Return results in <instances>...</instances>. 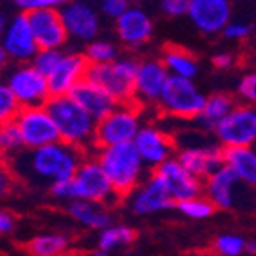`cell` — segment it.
Segmentation results:
<instances>
[{"label":"cell","mask_w":256,"mask_h":256,"mask_svg":"<svg viewBox=\"0 0 256 256\" xmlns=\"http://www.w3.org/2000/svg\"><path fill=\"white\" fill-rule=\"evenodd\" d=\"M252 32V26L248 22H235L231 20L226 26V29L222 30V34L226 36L228 40H233V42H242V40L249 38Z\"/></svg>","instance_id":"8d00e7d4"},{"label":"cell","mask_w":256,"mask_h":256,"mask_svg":"<svg viewBox=\"0 0 256 256\" xmlns=\"http://www.w3.org/2000/svg\"><path fill=\"white\" fill-rule=\"evenodd\" d=\"M92 256H108V252H104V251H100V249H97V251H95Z\"/></svg>","instance_id":"681fc988"},{"label":"cell","mask_w":256,"mask_h":256,"mask_svg":"<svg viewBox=\"0 0 256 256\" xmlns=\"http://www.w3.org/2000/svg\"><path fill=\"white\" fill-rule=\"evenodd\" d=\"M224 165L238 178L240 183L256 186V149L254 147H235L222 149Z\"/></svg>","instance_id":"d4e9b609"},{"label":"cell","mask_w":256,"mask_h":256,"mask_svg":"<svg viewBox=\"0 0 256 256\" xmlns=\"http://www.w3.org/2000/svg\"><path fill=\"white\" fill-rule=\"evenodd\" d=\"M128 197L129 208L134 215H154L176 206L168 190L156 174L144 180V183Z\"/></svg>","instance_id":"5bb4252c"},{"label":"cell","mask_w":256,"mask_h":256,"mask_svg":"<svg viewBox=\"0 0 256 256\" xmlns=\"http://www.w3.org/2000/svg\"><path fill=\"white\" fill-rule=\"evenodd\" d=\"M27 18L40 50H61L68 40V32L64 29L60 9L36 11L27 14Z\"/></svg>","instance_id":"4fadbf2b"},{"label":"cell","mask_w":256,"mask_h":256,"mask_svg":"<svg viewBox=\"0 0 256 256\" xmlns=\"http://www.w3.org/2000/svg\"><path fill=\"white\" fill-rule=\"evenodd\" d=\"M238 95L242 97L244 102L249 104V106L256 104V72L242 77V81L238 84Z\"/></svg>","instance_id":"74e56055"},{"label":"cell","mask_w":256,"mask_h":256,"mask_svg":"<svg viewBox=\"0 0 256 256\" xmlns=\"http://www.w3.org/2000/svg\"><path fill=\"white\" fill-rule=\"evenodd\" d=\"M63 4L64 2H60V0H18L14 6L24 14H29L36 11H45V9H61Z\"/></svg>","instance_id":"d590c367"},{"label":"cell","mask_w":256,"mask_h":256,"mask_svg":"<svg viewBox=\"0 0 256 256\" xmlns=\"http://www.w3.org/2000/svg\"><path fill=\"white\" fill-rule=\"evenodd\" d=\"M52 197L60 199V201H72L70 199V181H61V183H56L50 186Z\"/></svg>","instance_id":"ee69618b"},{"label":"cell","mask_w":256,"mask_h":256,"mask_svg":"<svg viewBox=\"0 0 256 256\" xmlns=\"http://www.w3.org/2000/svg\"><path fill=\"white\" fill-rule=\"evenodd\" d=\"M240 181L226 165L218 168L215 174L204 180V192L202 196L208 199L215 210H230L236 202Z\"/></svg>","instance_id":"7402d4cb"},{"label":"cell","mask_w":256,"mask_h":256,"mask_svg":"<svg viewBox=\"0 0 256 256\" xmlns=\"http://www.w3.org/2000/svg\"><path fill=\"white\" fill-rule=\"evenodd\" d=\"M95 160L106 172L108 180L111 181L118 197H128L144 183L146 163L142 162L140 154L132 144L97 149Z\"/></svg>","instance_id":"7a4b0ae2"},{"label":"cell","mask_w":256,"mask_h":256,"mask_svg":"<svg viewBox=\"0 0 256 256\" xmlns=\"http://www.w3.org/2000/svg\"><path fill=\"white\" fill-rule=\"evenodd\" d=\"M22 106L18 104L16 97L13 95L11 88L4 79H0V126L14 122V118L20 113Z\"/></svg>","instance_id":"d6a6232c"},{"label":"cell","mask_w":256,"mask_h":256,"mask_svg":"<svg viewBox=\"0 0 256 256\" xmlns=\"http://www.w3.org/2000/svg\"><path fill=\"white\" fill-rule=\"evenodd\" d=\"M188 18L204 34H217L231 22V4L228 0H190Z\"/></svg>","instance_id":"ac0fdd59"},{"label":"cell","mask_w":256,"mask_h":256,"mask_svg":"<svg viewBox=\"0 0 256 256\" xmlns=\"http://www.w3.org/2000/svg\"><path fill=\"white\" fill-rule=\"evenodd\" d=\"M192 256H212V254H204V252H197V254H192Z\"/></svg>","instance_id":"f907efd6"},{"label":"cell","mask_w":256,"mask_h":256,"mask_svg":"<svg viewBox=\"0 0 256 256\" xmlns=\"http://www.w3.org/2000/svg\"><path fill=\"white\" fill-rule=\"evenodd\" d=\"M188 6H190V0H163L160 8L166 16H184L188 14Z\"/></svg>","instance_id":"ab89813d"},{"label":"cell","mask_w":256,"mask_h":256,"mask_svg":"<svg viewBox=\"0 0 256 256\" xmlns=\"http://www.w3.org/2000/svg\"><path fill=\"white\" fill-rule=\"evenodd\" d=\"M136 240V231L124 224H111L110 228L98 233V249L104 252L115 251L120 248H128Z\"/></svg>","instance_id":"f1b7e54d"},{"label":"cell","mask_w":256,"mask_h":256,"mask_svg":"<svg viewBox=\"0 0 256 256\" xmlns=\"http://www.w3.org/2000/svg\"><path fill=\"white\" fill-rule=\"evenodd\" d=\"M6 152H4V147H2V142H0V163H2V160H4Z\"/></svg>","instance_id":"c3c4849f"},{"label":"cell","mask_w":256,"mask_h":256,"mask_svg":"<svg viewBox=\"0 0 256 256\" xmlns=\"http://www.w3.org/2000/svg\"><path fill=\"white\" fill-rule=\"evenodd\" d=\"M68 97L72 98L76 104H79L95 122H100L102 118H106L111 111L118 106L102 88H98L97 84L90 82L88 79L79 82Z\"/></svg>","instance_id":"603a6c76"},{"label":"cell","mask_w":256,"mask_h":256,"mask_svg":"<svg viewBox=\"0 0 256 256\" xmlns=\"http://www.w3.org/2000/svg\"><path fill=\"white\" fill-rule=\"evenodd\" d=\"M45 108L54 120L61 142L82 152L95 147L97 122L79 104L70 97H50Z\"/></svg>","instance_id":"3957f363"},{"label":"cell","mask_w":256,"mask_h":256,"mask_svg":"<svg viewBox=\"0 0 256 256\" xmlns=\"http://www.w3.org/2000/svg\"><path fill=\"white\" fill-rule=\"evenodd\" d=\"M214 132L222 149L256 146V106L236 104Z\"/></svg>","instance_id":"9c48e42d"},{"label":"cell","mask_w":256,"mask_h":256,"mask_svg":"<svg viewBox=\"0 0 256 256\" xmlns=\"http://www.w3.org/2000/svg\"><path fill=\"white\" fill-rule=\"evenodd\" d=\"M4 81L11 88L22 110L45 106L50 100L47 77L42 76L30 63L13 66L8 72Z\"/></svg>","instance_id":"ba28073f"},{"label":"cell","mask_w":256,"mask_h":256,"mask_svg":"<svg viewBox=\"0 0 256 256\" xmlns=\"http://www.w3.org/2000/svg\"><path fill=\"white\" fill-rule=\"evenodd\" d=\"M162 63L168 72V76L172 77H181V79L194 81V77L199 72V64H197V60L194 58L192 52L184 50L181 47H174V45L165 47Z\"/></svg>","instance_id":"4316f807"},{"label":"cell","mask_w":256,"mask_h":256,"mask_svg":"<svg viewBox=\"0 0 256 256\" xmlns=\"http://www.w3.org/2000/svg\"><path fill=\"white\" fill-rule=\"evenodd\" d=\"M206 97L190 79L168 77L158 104L166 115L176 118H194L201 115Z\"/></svg>","instance_id":"52a82bcc"},{"label":"cell","mask_w":256,"mask_h":256,"mask_svg":"<svg viewBox=\"0 0 256 256\" xmlns=\"http://www.w3.org/2000/svg\"><path fill=\"white\" fill-rule=\"evenodd\" d=\"M14 122L20 129L27 150L40 149V147L61 142L58 128H56L54 120L45 106L24 108V110H20Z\"/></svg>","instance_id":"30bf717a"},{"label":"cell","mask_w":256,"mask_h":256,"mask_svg":"<svg viewBox=\"0 0 256 256\" xmlns=\"http://www.w3.org/2000/svg\"><path fill=\"white\" fill-rule=\"evenodd\" d=\"M116 192L106 172L95 158H84L74 180H70V199L110 204L116 199Z\"/></svg>","instance_id":"8992f818"},{"label":"cell","mask_w":256,"mask_h":256,"mask_svg":"<svg viewBox=\"0 0 256 256\" xmlns=\"http://www.w3.org/2000/svg\"><path fill=\"white\" fill-rule=\"evenodd\" d=\"M176 208L180 210V214L194 220H204V218L212 217L215 214V206L206 199L204 196L190 199V201L178 202Z\"/></svg>","instance_id":"1f68e13d"},{"label":"cell","mask_w":256,"mask_h":256,"mask_svg":"<svg viewBox=\"0 0 256 256\" xmlns=\"http://www.w3.org/2000/svg\"><path fill=\"white\" fill-rule=\"evenodd\" d=\"M14 186V174L11 172L9 165L0 163V197H6L13 192Z\"/></svg>","instance_id":"60d3db41"},{"label":"cell","mask_w":256,"mask_h":256,"mask_svg":"<svg viewBox=\"0 0 256 256\" xmlns=\"http://www.w3.org/2000/svg\"><path fill=\"white\" fill-rule=\"evenodd\" d=\"M142 129L140 106L132 104H118L106 118L97 122L95 132V149L124 146L132 144Z\"/></svg>","instance_id":"5b68a950"},{"label":"cell","mask_w":256,"mask_h":256,"mask_svg":"<svg viewBox=\"0 0 256 256\" xmlns=\"http://www.w3.org/2000/svg\"><path fill=\"white\" fill-rule=\"evenodd\" d=\"M84 162V152L76 147L58 142L50 146L32 150H22L9 158V168L14 178L36 184H56L61 181L74 180L81 163Z\"/></svg>","instance_id":"6da1fadb"},{"label":"cell","mask_w":256,"mask_h":256,"mask_svg":"<svg viewBox=\"0 0 256 256\" xmlns=\"http://www.w3.org/2000/svg\"><path fill=\"white\" fill-rule=\"evenodd\" d=\"M70 248L72 240L63 233H40L26 246L30 256H66Z\"/></svg>","instance_id":"83f0119b"},{"label":"cell","mask_w":256,"mask_h":256,"mask_svg":"<svg viewBox=\"0 0 256 256\" xmlns=\"http://www.w3.org/2000/svg\"><path fill=\"white\" fill-rule=\"evenodd\" d=\"M66 210H68V215L74 220L79 222L84 228H90V230L102 231L113 224V217H111L108 206L98 204V202L70 201Z\"/></svg>","instance_id":"cb8c5ba5"},{"label":"cell","mask_w":256,"mask_h":256,"mask_svg":"<svg viewBox=\"0 0 256 256\" xmlns=\"http://www.w3.org/2000/svg\"><path fill=\"white\" fill-rule=\"evenodd\" d=\"M246 254H256V240H248V244H246Z\"/></svg>","instance_id":"bcb514c9"},{"label":"cell","mask_w":256,"mask_h":256,"mask_svg":"<svg viewBox=\"0 0 256 256\" xmlns=\"http://www.w3.org/2000/svg\"><path fill=\"white\" fill-rule=\"evenodd\" d=\"M88 68H90V63L86 61L84 54H77V52L64 54L61 63L47 77L50 97H68L74 88L86 79Z\"/></svg>","instance_id":"e0dca14e"},{"label":"cell","mask_w":256,"mask_h":256,"mask_svg":"<svg viewBox=\"0 0 256 256\" xmlns=\"http://www.w3.org/2000/svg\"><path fill=\"white\" fill-rule=\"evenodd\" d=\"M8 61H9L8 54H6L4 48H2V45H0V74L4 72V68H6V64H8Z\"/></svg>","instance_id":"f6af8a7d"},{"label":"cell","mask_w":256,"mask_h":256,"mask_svg":"<svg viewBox=\"0 0 256 256\" xmlns=\"http://www.w3.org/2000/svg\"><path fill=\"white\" fill-rule=\"evenodd\" d=\"M138 63L132 58H118L108 64H90L86 79L102 88L116 104H132Z\"/></svg>","instance_id":"277c9868"},{"label":"cell","mask_w":256,"mask_h":256,"mask_svg":"<svg viewBox=\"0 0 256 256\" xmlns=\"http://www.w3.org/2000/svg\"><path fill=\"white\" fill-rule=\"evenodd\" d=\"M152 174H156L162 180L176 204L201 197L204 192V181L190 174L176 158L165 162L156 170H152Z\"/></svg>","instance_id":"7c38bea8"},{"label":"cell","mask_w":256,"mask_h":256,"mask_svg":"<svg viewBox=\"0 0 256 256\" xmlns=\"http://www.w3.org/2000/svg\"><path fill=\"white\" fill-rule=\"evenodd\" d=\"M0 45L8 54L9 60L16 61L18 64L30 63L38 54V45L32 36V30L29 26V18L27 14L18 13L8 22L4 29V34L0 38Z\"/></svg>","instance_id":"8fae6325"},{"label":"cell","mask_w":256,"mask_h":256,"mask_svg":"<svg viewBox=\"0 0 256 256\" xmlns=\"http://www.w3.org/2000/svg\"><path fill=\"white\" fill-rule=\"evenodd\" d=\"M235 56L231 54V52H218L212 58V63H214L215 68L218 70H228L231 68L233 64H235Z\"/></svg>","instance_id":"7bdbcfd3"},{"label":"cell","mask_w":256,"mask_h":256,"mask_svg":"<svg viewBox=\"0 0 256 256\" xmlns=\"http://www.w3.org/2000/svg\"><path fill=\"white\" fill-rule=\"evenodd\" d=\"M6 26H8V22H6V18L0 14V38H2V34H4V29Z\"/></svg>","instance_id":"7dc6e473"},{"label":"cell","mask_w":256,"mask_h":256,"mask_svg":"<svg viewBox=\"0 0 256 256\" xmlns=\"http://www.w3.org/2000/svg\"><path fill=\"white\" fill-rule=\"evenodd\" d=\"M0 142H2L4 152L9 154V156H14V154L26 150V144H24V138H22V132L18 129L16 122L0 126Z\"/></svg>","instance_id":"836d02e7"},{"label":"cell","mask_w":256,"mask_h":256,"mask_svg":"<svg viewBox=\"0 0 256 256\" xmlns=\"http://www.w3.org/2000/svg\"><path fill=\"white\" fill-rule=\"evenodd\" d=\"M248 240L235 233H222L214 240L215 256H242Z\"/></svg>","instance_id":"4dcf8cb0"},{"label":"cell","mask_w":256,"mask_h":256,"mask_svg":"<svg viewBox=\"0 0 256 256\" xmlns=\"http://www.w3.org/2000/svg\"><path fill=\"white\" fill-rule=\"evenodd\" d=\"M84 58L90 64H108L118 60V48L110 42L95 40V42L88 43Z\"/></svg>","instance_id":"f546056e"},{"label":"cell","mask_w":256,"mask_h":256,"mask_svg":"<svg viewBox=\"0 0 256 256\" xmlns=\"http://www.w3.org/2000/svg\"><path fill=\"white\" fill-rule=\"evenodd\" d=\"M63 18L64 29L68 32V38H76L79 42H95L98 30H100V20L94 6L86 2H66L60 9Z\"/></svg>","instance_id":"9a60e30c"},{"label":"cell","mask_w":256,"mask_h":256,"mask_svg":"<svg viewBox=\"0 0 256 256\" xmlns=\"http://www.w3.org/2000/svg\"><path fill=\"white\" fill-rule=\"evenodd\" d=\"M63 56H64L63 50H38V54L34 56V60L30 61V64L42 76L48 77L56 70V66L61 63Z\"/></svg>","instance_id":"e575fe53"},{"label":"cell","mask_w":256,"mask_h":256,"mask_svg":"<svg viewBox=\"0 0 256 256\" xmlns=\"http://www.w3.org/2000/svg\"><path fill=\"white\" fill-rule=\"evenodd\" d=\"M16 228V218L9 214L8 210L0 208V235H9Z\"/></svg>","instance_id":"b9f144b4"},{"label":"cell","mask_w":256,"mask_h":256,"mask_svg":"<svg viewBox=\"0 0 256 256\" xmlns=\"http://www.w3.org/2000/svg\"><path fill=\"white\" fill-rule=\"evenodd\" d=\"M115 29L120 42L128 47L138 48L146 45L154 32V24L146 9L131 6L118 20L115 22Z\"/></svg>","instance_id":"44dd1931"},{"label":"cell","mask_w":256,"mask_h":256,"mask_svg":"<svg viewBox=\"0 0 256 256\" xmlns=\"http://www.w3.org/2000/svg\"><path fill=\"white\" fill-rule=\"evenodd\" d=\"M98 8H100V11H102L108 18H115V22H116L131 6H129L126 0H102Z\"/></svg>","instance_id":"f35d334b"},{"label":"cell","mask_w":256,"mask_h":256,"mask_svg":"<svg viewBox=\"0 0 256 256\" xmlns=\"http://www.w3.org/2000/svg\"><path fill=\"white\" fill-rule=\"evenodd\" d=\"M235 100L231 95L226 94H214L206 97L204 108H202L201 115L197 116V124L201 129H206V131H215L218 124L222 120L230 115L231 111L235 110Z\"/></svg>","instance_id":"484cf974"},{"label":"cell","mask_w":256,"mask_h":256,"mask_svg":"<svg viewBox=\"0 0 256 256\" xmlns=\"http://www.w3.org/2000/svg\"><path fill=\"white\" fill-rule=\"evenodd\" d=\"M132 146L136 147L142 162L152 170L172 160V154H174V140L156 126H142Z\"/></svg>","instance_id":"2e32d148"},{"label":"cell","mask_w":256,"mask_h":256,"mask_svg":"<svg viewBox=\"0 0 256 256\" xmlns=\"http://www.w3.org/2000/svg\"><path fill=\"white\" fill-rule=\"evenodd\" d=\"M168 77L170 76L160 60L140 61L134 79V102L138 106L158 102Z\"/></svg>","instance_id":"d6986e66"},{"label":"cell","mask_w":256,"mask_h":256,"mask_svg":"<svg viewBox=\"0 0 256 256\" xmlns=\"http://www.w3.org/2000/svg\"><path fill=\"white\" fill-rule=\"evenodd\" d=\"M176 160L186 168L190 174L204 181L212 174L224 166V154L217 146H192L184 147L178 152Z\"/></svg>","instance_id":"ffe728a7"}]
</instances>
